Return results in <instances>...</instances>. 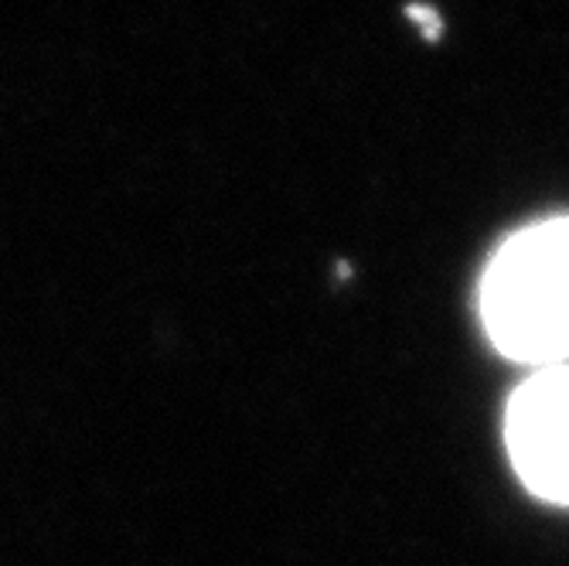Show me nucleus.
Wrapping results in <instances>:
<instances>
[{
  "label": "nucleus",
  "mask_w": 569,
  "mask_h": 566,
  "mask_svg": "<svg viewBox=\"0 0 569 566\" xmlns=\"http://www.w3.org/2000/svg\"><path fill=\"white\" fill-rule=\"evenodd\" d=\"M481 307L505 355L562 366L569 358V219L515 236L485 277Z\"/></svg>",
  "instance_id": "obj_1"
},
{
  "label": "nucleus",
  "mask_w": 569,
  "mask_h": 566,
  "mask_svg": "<svg viewBox=\"0 0 569 566\" xmlns=\"http://www.w3.org/2000/svg\"><path fill=\"white\" fill-rule=\"evenodd\" d=\"M508 450L522 481L549 502L569 505V366H546L508 406Z\"/></svg>",
  "instance_id": "obj_2"
}]
</instances>
